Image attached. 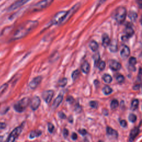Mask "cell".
<instances>
[{
	"label": "cell",
	"mask_w": 142,
	"mask_h": 142,
	"mask_svg": "<svg viewBox=\"0 0 142 142\" xmlns=\"http://www.w3.org/2000/svg\"><path fill=\"white\" fill-rule=\"evenodd\" d=\"M109 49L111 52H116L117 51V44L114 42V44H110V46L109 47Z\"/></svg>",
	"instance_id": "35"
},
{
	"label": "cell",
	"mask_w": 142,
	"mask_h": 142,
	"mask_svg": "<svg viewBox=\"0 0 142 142\" xmlns=\"http://www.w3.org/2000/svg\"><path fill=\"white\" fill-rule=\"evenodd\" d=\"M84 142H89V140H88V139H86L84 140Z\"/></svg>",
	"instance_id": "51"
},
{
	"label": "cell",
	"mask_w": 142,
	"mask_h": 142,
	"mask_svg": "<svg viewBox=\"0 0 142 142\" xmlns=\"http://www.w3.org/2000/svg\"><path fill=\"white\" fill-rule=\"evenodd\" d=\"M82 110V108H81V107L79 106H77L75 107V111L77 112H80Z\"/></svg>",
	"instance_id": "46"
},
{
	"label": "cell",
	"mask_w": 142,
	"mask_h": 142,
	"mask_svg": "<svg viewBox=\"0 0 142 142\" xmlns=\"http://www.w3.org/2000/svg\"><path fill=\"white\" fill-rule=\"evenodd\" d=\"M6 127H7V125L6 123L0 122V130L5 129L6 128Z\"/></svg>",
	"instance_id": "43"
},
{
	"label": "cell",
	"mask_w": 142,
	"mask_h": 142,
	"mask_svg": "<svg viewBox=\"0 0 142 142\" xmlns=\"http://www.w3.org/2000/svg\"><path fill=\"white\" fill-rule=\"evenodd\" d=\"M98 67L100 71L104 70V69L106 67V63L105 61H101L99 62V63L98 65Z\"/></svg>",
	"instance_id": "34"
},
{
	"label": "cell",
	"mask_w": 142,
	"mask_h": 142,
	"mask_svg": "<svg viewBox=\"0 0 142 142\" xmlns=\"http://www.w3.org/2000/svg\"><path fill=\"white\" fill-rule=\"evenodd\" d=\"M58 117L62 119H64L66 118V116H65V114L63 112H59L58 113Z\"/></svg>",
	"instance_id": "38"
},
{
	"label": "cell",
	"mask_w": 142,
	"mask_h": 142,
	"mask_svg": "<svg viewBox=\"0 0 142 142\" xmlns=\"http://www.w3.org/2000/svg\"><path fill=\"white\" fill-rule=\"evenodd\" d=\"M54 93V91L52 90H47V91H45L42 93V97L46 103L48 104L51 102L52 98L53 97Z\"/></svg>",
	"instance_id": "10"
},
{
	"label": "cell",
	"mask_w": 142,
	"mask_h": 142,
	"mask_svg": "<svg viewBox=\"0 0 142 142\" xmlns=\"http://www.w3.org/2000/svg\"><path fill=\"white\" fill-rule=\"evenodd\" d=\"M127 16V10L123 7L117 8L115 11V19L119 23H122L126 19Z\"/></svg>",
	"instance_id": "4"
},
{
	"label": "cell",
	"mask_w": 142,
	"mask_h": 142,
	"mask_svg": "<svg viewBox=\"0 0 142 142\" xmlns=\"http://www.w3.org/2000/svg\"><path fill=\"white\" fill-rule=\"evenodd\" d=\"M0 1H1V0H0Z\"/></svg>",
	"instance_id": "54"
},
{
	"label": "cell",
	"mask_w": 142,
	"mask_h": 142,
	"mask_svg": "<svg viewBox=\"0 0 142 142\" xmlns=\"http://www.w3.org/2000/svg\"><path fill=\"white\" fill-rule=\"evenodd\" d=\"M89 46L91 50L93 52H96L97 51L98 48V44L95 41H92L89 44Z\"/></svg>",
	"instance_id": "20"
},
{
	"label": "cell",
	"mask_w": 142,
	"mask_h": 142,
	"mask_svg": "<svg viewBox=\"0 0 142 142\" xmlns=\"http://www.w3.org/2000/svg\"><path fill=\"white\" fill-rule=\"evenodd\" d=\"M139 73V74H140V75H142V68H140Z\"/></svg>",
	"instance_id": "49"
},
{
	"label": "cell",
	"mask_w": 142,
	"mask_h": 142,
	"mask_svg": "<svg viewBox=\"0 0 142 142\" xmlns=\"http://www.w3.org/2000/svg\"><path fill=\"white\" fill-rule=\"evenodd\" d=\"M103 92L106 95H109L112 92V89L108 86H106L103 88Z\"/></svg>",
	"instance_id": "26"
},
{
	"label": "cell",
	"mask_w": 142,
	"mask_h": 142,
	"mask_svg": "<svg viewBox=\"0 0 142 142\" xmlns=\"http://www.w3.org/2000/svg\"><path fill=\"white\" fill-rule=\"evenodd\" d=\"M79 75H80V71L79 70H76L72 72V78L73 81H75L78 78Z\"/></svg>",
	"instance_id": "21"
},
{
	"label": "cell",
	"mask_w": 142,
	"mask_h": 142,
	"mask_svg": "<svg viewBox=\"0 0 142 142\" xmlns=\"http://www.w3.org/2000/svg\"><path fill=\"white\" fill-rule=\"evenodd\" d=\"M128 39H129V37H128L127 35H125V36H123L122 37V40L123 41H124V42H125V41H127Z\"/></svg>",
	"instance_id": "47"
},
{
	"label": "cell",
	"mask_w": 142,
	"mask_h": 142,
	"mask_svg": "<svg viewBox=\"0 0 142 142\" xmlns=\"http://www.w3.org/2000/svg\"><path fill=\"white\" fill-rule=\"evenodd\" d=\"M63 99V96L61 94H59L57 97L56 98L54 99V102L52 104V109L53 110L56 109L59 107V106L61 105V103H62Z\"/></svg>",
	"instance_id": "12"
},
{
	"label": "cell",
	"mask_w": 142,
	"mask_h": 142,
	"mask_svg": "<svg viewBox=\"0 0 142 142\" xmlns=\"http://www.w3.org/2000/svg\"><path fill=\"white\" fill-rule=\"evenodd\" d=\"M89 106L92 108L96 109L98 108V103L97 101H94V100H92L89 102Z\"/></svg>",
	"instance_id": "32"
},
{
	"label": "cell",
	"mask_w": 142,
	"mask_h": 142,
	"mask_svg": "<svg viewBox=\"0 0 142 142\" xmlns=\"http://www.w3.org/2000/svg\"><path fill=\"white\" fill-rule=\"evenodd\" d=\"M125 32H126V35L129 38L130 37L132 36L134 34V31L133 29L130 26L127 27Z\"/></svg>",
	"instance_id": "22"
},
{
	"label": "cell",
	"mask_w": 142,
	"mask_h": 142,
	"mask_svg": "<svg viewBox=\"0 0 142 142\" xmlns=\"http://www.w3.org/2000/svg\"><path fill=\"white\" fill-rule=\"evenodd\" d=\"M139 133V128L136 127L133 128V129L130 131V135H129V140L130 142L133 141L135 138H136V137L138 136V134Z\"/></svg>",
	"instance_id": "14"
},
{
	"label": "cell",
	"mask_w": 142,
	"mask_h": 142,
	"mask_svg": "<svg viewBox=\"0 0 142 142\" xmlns=\"http://www.w3.org/2000/svg\"><path fill=\"white\" fill-rule=\"evenodd\" d=\"M103 79L107 83H110L112 81V77L109 74H105L103 77Z\"/></svg>",
	"instance_id": "29"
},
{
	"label": "cell",
	"mask_w": 142,
	"mask_h": 142,
	"mask_svg": "<svg viewBox=\"0 0 142 142\" xmlns=\"http://www.w3.org/2000/svg\"><path fill=\"white\" fill-rule=\"evenodd\" d=\"M30 1V0H17V1L13 2L12 5L10 6L7 10L8 12L15 11V10L22 7L23 5H25L26 3Z\"/></svg>",
	"instance_id": "8"
},
{
	"label": "cell",
	"mask_w": 142,
	"mask_h": 142,
	"mask_svg": "<svg viewBox=\"0 0 142 142\" xmlns=\"http://www.w3.org/2000/svg\"><path fill=\"white\" fill-rule=\"evenodd\" d=\"M129 63L130 65H133V66H134V65L137 63L136 58L135 57H130L129 59Z\"/></svg>",
	"instance_id": "36"
},
{
	"label": "cell",
	"mask_w": 142,
	"mask_h": 142,
	"mask_svg": "<svg viewBox=\"0 0 142 142\" xmlns=\"http://www.w3.org/2000/svg\"><path fill=\"white\" fill-rule=\"evenodd\" d=\"M139 87H140V85L139 84H136L133 87V89L134 90H135V91H137V90H138L139 89Z\"/></svg>",
	"instance_id": "48"
},
{
	"label": "cell",
	"mask_w": 142,
	"mask_h": 142,
	"mask_svg": "<svg viewBox=\"0 0 142 142\" xmlns=\"http://www.w3.org/2000/svg\"><path fill=\"white\" fill-rule=\"evenodd\" d=\"M106 131H107V134H108V136L114 137V138L118 137V132L116 130H114L112 128L110 127H107Z\"/></svg>",
	"instance_id": "18"
},
{
	"label": "cell",
	"mask_w": 142,
	"mask_h": 142,
	"mask_svg": "<svg viewBox=\"0 0 142 142\" xmlns=\"http://www.w3.org/2000/svg\"><path fill=\"white\" fill-rule=\"evenodd\" d=\"M39 22L37 20H27L21 25L13 33L12 41L23 39L39 26Z\"/></svg>",
	"instance_id": "1"
},
{
	"label": "cell",
	"mask_w": 142,
	"mask_h": 142,
	"mask_svg": "<svg viewBox=\"0 0 142 142\" xmlns=\"http://www.w3.org/2000/svg\"><path fill=\"white\" fill-rule=\"evenodd\" d=\"M67 101L70 104H72V103H73V102L74 101V99L72 96H69L67 98Z\"/></svg>",
	"instance_id": "40"
},
{
	"label": "cell",
	"mask_w": 142,
	"mask_h": 142,
	"mask_svg": "<svg viewBox=\"0 0 142 142\" xmlns=\"http://www.w3.org/2000/svg\"><path fill=\"white\" fill-rule=\"evenodd\" d=\"M140 22H141V24L142 25V16H141V20H140Z\"/></svg>",
	"instance_id": "52"
},
{
	"label": "cell",
	"mask_w": 142,
	"mask_h": 142,
	"mask_svg": "<svg viewBox=\"0 0 142 142\" xmlns=\"http://www.w3.org/2000/svg\"><path fill=\"white\" fill-rule=\"evenodd\" d=\"M48 130L49 131V132L50 133H53V132L54 130V126L53 124H52L51 123H48Z\"/></svg>",
	"instance_id": "33"
},
{
	"label": "cell",
	"mask_w": 142,
	"mask_h": 142,
	"mask_svg": "<svg viewBox=\"0 0 142 142\" xmlns=\"http://www.w3.org/2000/svg\"><path fill=\"white\" fill-rule=\"evenodd\" d=\"M109 65L111 70L116 71H119L122 67L120 63L115 60H110L109 62Z\"/></svg>",
	"instance_id": "13"
},
{
	"label": "cell",
	"mask_w": 142,
	"mask_h": 142,
	"mask_svg": "<svg viewBox=\"0 0 142 142\" xmlns=\"http://www.w3.org/2000/svg\"><path fill=\"white\" fill-rule=\"evenodd\" d=\"M137 3L138 6L140 8H142V0H137Z\"/></svg>",
	"instance_id": "45"
},
{
	"label": "cell",
	"mask_w": 142,
	"mask_h": 142,
	"mask_svg": "<svg viewBox=\"0 0 142 142\" xmlns=\"http://www.w3.org/2000/svg\"><path fill=\"white\" fill-rule=\"evenodd\" d=\"M80 7H81V3H77L73 6L71 8H70V10H69V11H67L66 15H65L63 21L62 22L61 24V25H63L67 22H68V20L71 18L72 16H73L74 13L79 9Z\"/></svg>",
	"instance_id": "6"
},
{
	"label": "cell",
	"mask_w": 142,
	"mask_h": 142,
	"mask_svg": "<svg viewBox=\"0 0 142 142\" xmlns=\"http://www.w3.org/2000/svg\"><path fill=\"white\" fill-rule=\"evenodd\" d=\"M67 82L68 81L66 78H63L61 79L60 80H59L58 82V84L60 87H64L67 84Z\"/></svg>",
	"instance_id": "25"
},
{
	"label": "cell",
	"mask_w": 142,
	"mask_h": 142,
	"mask_svg": "<svg viewBox=\"0 0 142 142\" xmlns=\"http://www.w3.org/2000/svg\"><path fill=\"white\" fill-rule=\"evenodd\" d=\"M98 142H103L102 140H99Z\"/></svg>",
	"instance_id": "53"
},
{
	"label": "cell",
	"mask_w": 142,
	"mask_h": 142,
	"mask_svg": "<svg viewBox=\"0 0 142 142\" xmlns=\"http://www.w3.org/2000/svg\"><path fill=\"white\" fill-rule=\"evenodd\" d=\"M120 126L123 128H126L127 126V123L125 120H120Z\"/></svg>",
	"instance_id": "39"
},
{
	"label": "cell",
	"mask_w": 142,
	"mask_h": 142,
	"mask_svg": "<svg viewBox=\"0 0 142 142\" xmlns=\"http://www.w3.org/2000/svg\"><path fill=\"white\" fill-rule=\"evenodd\" d=\"M3 140V137L0 136V142H2Z\"/></svg>",
	"instance_id": "50"
},
{
	"label": "cell",
	"mask_w": 142,
	"mask_h": 142,
	"mask_svg": "<svg viewBox=\"0 0 142 142\" xmlns=\"http://www.w3.org/2000/svg\"><path fill=\"white\" fill-rule=\"evenodd\" d=\"M68 133H69L68 130L66 129V128H64L63 130V136L65 138H67V137L68 136Z\"/></svg>",
	"instance_id": "41"
},
{
	"label": "cell",
	"mask_w": 142,
	"mask_h": 142,
	"mask_svg": "<svg viewBox=\"0 0 142 142\" xmlns=\"http://www.w3.org/2000/svg\"><path fill=\"white\" fill-rule=\"evenodd\" d=\"M117 80L118 83H122L124 81V76L122 75H119L117 76Z\"/></svg>",
	"instance_id": "37"
},
{
	"label": "cell",
	"mask_w": 142,
	"mask_h": 142,
	"mask_svg": "<svg viewBox=\"0 0 142 142\" xmlns=\"http://www.w3.org/2000/svg\"><path fill=\"white\" fill-rule=\"evenodd\" d=\"M22 129L23 128L22 126H19L15 128L10 134L7 142H15L16 139L21 133Z\"/></svg>",
	"instance_id": "7"
},
{
	"label": "cell",
	"mask_w": 142,
	"mask_h": 142,
	"mask_svg": "<svg viewBox=\"0 0 142 142\" xmlns=\"http://www.w3.org/2000/svg\"><path fill=\"white\" fill-rule=\"evenodd\" d=\"M8 85L7 83H5L0 87V96L6 91V90L8 88Z\"/></svg>",
	"instance_id": "30"
},
{
	"label": "cell",
	"mask_w": 142,
	"mask_h": 142,
	"mask_svg": "<svg viewBox=\"0 0 142 142\" xmlns=\"http://www.w3.org/2000/svg\"><path fill=\"white\" fill-rule=\"evenodd\" d=\"M93 59H94V65L95 66L98 67V65L99 63V60H100V56L98 52L96 53L94 56H93Z\"/></svg>",
	"instance_id": "27"
},
{
	"label": "cell",
	"mask_w": 142,
	"mask_h": 142,
	"mask_svg": "<svg viewBox=\"0 0 142 142\" xmlns=\"http://www.w3.org/2000/svg\"><path fill=\"white\" fill-rule=\"evenodd\" d=\"M30 101L31 99L28 97L23 98L15 104L13 108L17 112H23L30 105Z\"/></svg>",
	"instance_id": "2"
},
{
	"label": "cell",
	"mask_w": 142,
	"mask_h": 142,
	"mask_svg": "<svg viewBox=\"0 0 142 142\" xmlns=\"http://www.w3.org/2000/svg\"><path fill=\"white\" fill-rule=\"evenodd\" d=\"M119 106V102L117 99H113L110 103V108L113 110H116Z\"/></svg>",
	"instance_id": "24"
},
{
	"label": "cell",
	"mask_w": 142,
	"mask_h": 142,
	"mask_svg": "<svg viewBox=\"0 0 142 142\" xmlns=\"http://www.w3.org/2000/svg\"><path fill=\"white\" fill-rule=\"evenodd\" d=\"M110 39L107 34H103L102 36V45L104 47H107L110 44Z\"/></svg>",
	"instance_id": "16"
},
{
	"label": "cell",
	"mask_w": 142,
	"mask_h": 142,
	"mask_svg": "<svg viewBox=\"0 0 142 142\" xmlns=\"http://www.w3.org/2000/svg\"><path fill=\"white\" fill-rule=\"evenodd\" d=\"M138 105H139V100L137 99L133 100L131 104V109L132 110H136L138 108Z\"/></svg>",
	"instance_id": "23"
},
{
	"label": "cell",
	"mask_w": 142,
	"mask_h": 142,
	"mask_svg": "<svg viewBox=\"0 0 142 142\" xmlns=\"http://www.w3.org/2000/svg\"><path fill=\"white\" fill-rule=\"evenodd\" d=\"M41 134H42V131L40 130H33L31 131L29 137L30 139H33L36 137H40Z\"/></svg>",
	"instance_id": "19"
},
{
	"label": "cell",
	"mask_w": 142,
	"mask_h": 142,
	"mask_svg": "<svg viewBox=\"0 0 142 142\" xmlns=\"http://www.w3.org/2000/svg\"><path fill=\"white\" fill-rule=\"evenodd\" d=\"M71 138H72V140H77V138H78L77 134H76L75 133H73V134H72V135Z\"/></svg>",
	"instance_id": "44"
},
{
	"label": "cell",
	"mask_w": 142,
	"mask_h": 142,
	"mask_svg": "<svg viewBox=\"0 0 142 142\" xmlns=\"http://www.w3.org/2000/svg\"><path fill=\"white\" fill-rule=\"evenodd\" d=\"M41 99L38 96H34V97L30 101V107L31 109L33 111H35L41 105Z\"/></svg>",
	"instance_id": "9"
},
{
	"label": "cell",
	"mask_w": 142,
	"mask_h": 142,
	"mask_svg": "<svg viewBox=\"0 0 142 142\" xmlns=\"http://www.w3.org/2000/svg\"><path fill=\"white\" fill-rule=\"evenodd\" d=\"M67 11H62L57 12L56 15H55L52 19L51 21L50 25H60L62 22L64 18V17L66 15Z\"/></svg>",
	"instance_id": "5"
},
{
	"label": "cell",
	"mask_w": 142,
	"mask_h": 142,
	"mask_svg": "<svg viewBox=\"0 0 142 142\" xmlns=\"http://www.w3.org/2000/svg\"><path fill=\"white\" fill-rule=\"evenodd\" d=\"M81 70L85 74H87L90 71V65L87 61H84L82 64Z\"/></svg>",
	"instance_id": "17"
},
{
	"label": "cell",
	"mask_w": 142,
	"mask_h": 142,
	"mask_svg": "<svg viewBox=\"0 0 142 142\" xmlns=\"http://www.w3.org/2000/svg\"><path fill=\"white\" fill-rule=\"evenodd\" d=\"M42 80V77L41 76H37L34 77L32 81L29 83V87L32 89H35L39 86Z\"/></svg>",
	"instance_id": "11"
},
{
	"label": "cell",
	"mask_w": 142,
	"mask_h": 142,
	"mask_svg": "<svg viewBox=\"0 0 142 142\" xmlns=\"http://www.w3.org/2000/svg\"><path fill=\"white\" fill-rule=\"evenodd\" d=\"M54 0H41L35 3L32 7L31 11L32 12H39L48 7Z\"/></svg>",
	"instance_id": "3"
},
{
	"label": "cell",
	"mask_w": 142,
	"mask_h": 142,
	"mask_svg": "<svg viewBox=\"0 0 142 142\" xmlns=\"http://www.w3.org/2000/svg\"><path fill=\"white\" fill-rule=\"evenodd\" d=\"M128 119H129V121L132 123H134L137 120V117L134 114L131 113L129 114V117H128Z\"/></svg>",
	"instance_id": "31"
},
{
	"label": "cell",
	"mask_w": 142,
	"mask_h": 142,
	"mask_svg": "<svg viewBox=\"0 0 142 142\" xmlns=\"http://www.w3.org/2000/svg\"><path fill=\"white\" fill-rule=\"evenodd\" d=\"M78 132L79 134L82 135V136H85V135L87 134V130L84 129H82L79 130Z\"/></svg>",
	"instance_id": "42"
},
{
	"label": "cell",
	"mask_w": 142,
	"mask_h": 142,
	"mask_svg": "<svg viewBox=\"0 0 142 142\" xmlns=\"http://www.w3.org/2000/svg\"><path fill=\"white\" fill-rule=\"evenodd\" d=\"M129 18L130 19V20L131 21L133 22H135L136 21L137 17H138V15L137 14V13L134 12H130L129 13Z\"/></svg>",
	"instance_id": "28"
},
{
	"label": "cell",
	"mask_w": 142,
	"mask_h": 142,
	"mask_svg": "<svg viewBox=\"0 0 142 142\" xmlns=\"http://www.w3.org/2000/svg\"><path fill=\"white\" fill-rule=\"evenodd\" d=\"M129 54H130L129 48L126 46H124L120 52L121 57H122L123 58H126L129 56Z\"/></svg>",
	"instance_id": "15"
}]
</instances>
